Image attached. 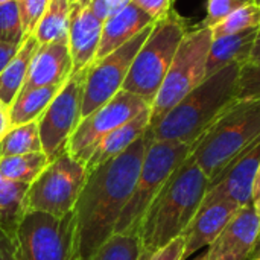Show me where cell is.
I'll return each instance as SVG.
<instances>
[{
	"mask_svg": "<svg viewBox=\"0 0 260 260\" xmlns=\"http://www.w3.org/2000/svg\"><path fill=\"white\" fill-rule=\"evenodd\" d=\"M151 142L152 134L148 128L146 133L119 157L88 172L73 210V260H88L114 235L117 221L134 190Z\"/></svg>",
	"mask_w": 260,
	"mask_h": 260,
	"instance_id": "6da1fadb",
	"label": "cell"
},
{
	"mask_svg": "<svg viewBox=\"0 0 260 260\" xmlns=\"http://www.w3.org/2000/svg\"><path fill=\"white\" fill-rule=\"evenodd\" d=\"M209 186V178L189 155L174 171L143 216L139 230V260H149L158 250L183 235L201 207Z\"/></svg>",
	"mask_w": 260,
	"mask_h": 260,
	"instance_id": "7a4b0ae2",
	"label": "cell"
},
{
	"mask_svg": "<svg viewBox=\"0 0 260 260\" xmlns=\"http://www.w3.org/2000/svg\"><path fill=\"white\" fill-rule=\"evenodd\" d=\"M242 64H230L207 76L165 117L149 126L152 140L193 145L218 114L238 98Z\"/></svg>",
	"mask_w": 260,
	"mask_h": 260,
	"instance_id": "3957f363",
	"label": "cell"
},
{
	"mask_svg": "<svg viewBox=\"0 0 260 260\" xmlns=\"http://www.w3.org/2000/svg\"><path fill=\"white\" fill-rule=\"evenodd\" d=\"M259 136L260 98H236L197 139L190 157L212 184Z\"/></svg>",
	"mask_w": 260,
	"mask_h": 260,
	"instance_id": "277c9868",
	"label": "cell"
},
{
	"mask_svg": "<svg viewBox=\"0 0 260 260\" xmlns=\"http://www.w3.org/2000/svg\"><path fill=\"white\" fill-rule=\"evenodd\" d=\"M187 30V20L174 8L155 21L146 41L139 49L122 88L152 105Z\"/></svg>",
	"mask_w": 260,
	"mask_h": 260,
	"instance_id": "5b68a950",
	"label": "cell"
},
{
	"mask_svg": "<svg viewBox=\"0 0 260 260\" xmlns=\"http://www.w3.org/2000/svg\"><path fill=\"white\" fill-rule=\"evenodd\" d=\"M192 145L152 140L146 149L134 190L117 221L114 233L139 235L140 224L149 206L174 171L190 155Z\"/></svg>",
	"mask_w": 260,
	"mask_h": 260,
	"instance_id": "8992f818",
	"label": "cell"
},
{
	"mask_svg": "<svg viewBox=\"0 0 260 260\" xmlns=\"http://www.w3.org/2000/svg\"><path fill=\"white\" fill-rule=\"evenodd\" d=\"M212 46V32L207 26L189 29L181 40L168 75L151 105L149 126L158 123L184 96L206 79L207 56Z\"/></svg>",
	"mask_w": 260,
	"mask_h": 260,
	"instance_id": "52a82bcc",
	"label": "cell"
},
{
	"mask_svg": "<svg viewBox=\"0 0 260 260\" xmlns=\"http://www.w3.org/2000/svg\"><path fill=\"white\" fill-rule=\"evenodd\" d=\"M87 169L67 152L52 160L38 178L29 184L24 210L64 216L75 210L87 181Z\"/></svg>",
	"mask_w": 260,
	"mask_h": 260,
	"instance_id": "ba28073f",
	"label": "cell"
},
{
	"mask_svg": "<svg viewBox=\"0 0 260 260\" xmlns=\"http://www.w3.org/2000/svg\"><path fill=\"white\" fill-rule=\"evenodd\" d=\"M17 260H73L75 215L26 212L15 235Z\"/></svg>",
	"mask_w": 260,
	"mask_h": 260,
	"instance_id": "9c48e42d",
	"label": "cell"
},
{
	"mask_svg": "<svg viewBox=\"0 0 260 260\" xmlns=\"http://www.w3.org/2000/svg\"><path fill=\"white\" fill-rule=\"evenodd\" d=\"M88 67L73 72L69 76L38 119L41 148L49 161L66 152L70 137L82 120V101Z\"/></svg>",
	"mask_w": 260,
	"mask_h": 260,
	"instance_id": "30bf717a",
	"label": "cell"
},
{
	"mask_svg": "<svg viewBox=\"0 0 260 260\" xmlns=\"http://www.w3.org/2000/svg\"><path fill=\"white\" fill-rule=\"evenodd\" d=\"M149 108L151 105L145 99L122 88L105 105L79 122L67 143L66 152L85 166L93 151L105 136Z\"/></svg>",
	"mask_w": 260,
	"mask_h": 260,
	"instance_id": "8fae6325",
	"label": "cell"
},
{
	"mask_svg": "<svg viewBox=\"0 0 260 260\" xmlns=\"http://www.w3.org/2000/svg\"><path fill=\"white\" fill-rule=\"evenodd\" d=\"M152 26H148L140 34H137L126 44L111 52L110 55L94 59L88 67L84 88V101H82V119L105 105L110 99L116 96L123 87V82L128 76L129 67L146 41L148 35L152 30Z\"/></svg>",
	"mask_w": 260,
	"mask_h": 260,
	"instance_id": "7c38bea8",
	"label": "cell"
},
{
	"mask_svg": "<svg viewBox=\"0 0 260 260\" xmlns=\"http://www.w3.org/2000/svg\"><path fill=\"white\" fill-rule=\"evenodd\" d=\"M260 244V216L253 203L242 206L207 248V260H250Z\"/></svg>",
	"mask_w": 260,
	"mask_h": 260,
	"instance_id": "4fadbf2b",
	"label": "cell"
},
{
	"mask_svg": "<svg viewBox=\"0 0 260 260\" xmlns=\"http://www.w3.org/2000/svg\"><path fill=\"white\" fill-rule=\"evenodd\" d=\"M260 166V136L247 146L224 174L209 186L203 203L230 200L236 204L247 206L253 200V183Z\"/></svg>",
	"mask_w": 260,
	"mask_h": 260,
	"instance_id": "5bb4252c",
	"label": "cell"
},
{
	"mask_svg": "<svg viewBox=\"0 0 260 260\" xmlns=\"http://www.w3.org/2000/svg\"><path fill=\"white\" fill-rule=\"evenodd\" d=\"M239 209L241 206L230 200L203 203L181 235L184 238L183 260L192 257L203 248H209L232 218L239 212Z\"/></svg>",
	"mask_w": 260,
	"mask_h": 260,
	"instance_id": "9a60e30c",
	"label": "cell"
},
{
	"mask_svg": "<svg viewBox=\"0 0 260 260\" xmlns=\"http://www.w3.org/2000/svg\"><path fill=\"white\" fill-rule=\"evenodd\" d=\"M104 21L91 9L90 0H73L67 43L73 61V72L88 67L96 59Z\"/></svg>",
	"mask_w": 260,
	"mask_h": 260,
	"instance_id": "2e32d148",
	"label": "cell"
},
{
	"mask_svg": "<svg viewBox=\"0 0 260 260\" xmlns=\"http://www.w3.org/2000/svg\"><path fill=\"white\" fill-rule=\"evenodd\" d=\"M72 73L73 61L67 38L40 44L32 56L21 90L46 85H62Z\"/></svg>",
	"mask_w": 260,
	"mask_h": 260,
	"instance_id": "e0dca14e",
	"label": "cell"
},
{
	"mask_svg": "<svg viewBox=\"0 0 260 260\" xmlns=\"http://www.w3.org/2000/svg\"><path fill=\"white\" fill-rule=\"evenodd\" d=\"M155 21L143 12L137 5L131 3L117 14L108 17L102 24V34L99 47L96 52V59H101L111 52L117 50L129 40H133L137 34H140L148 26Z\"/></svg>",
	"mask_w": 260,
	"mask_h": 260,
	"instance_id": "ac0fdd59",
	"label": "cell"
},
{
	"mask_svg": "<svg viewBox=\"0 0 260 260\" xmlns=\"http://www.w3.org/2000/svg\"><path fill=\"white\" fill-rule=\"evenodd\" d=\"M149 114H151V108L143 111V113H140L133 120L126 122L125 125L116 128L108 136H105L99 142L96 149L93 151L91 157L88 158V161L85 165L87 172H90V171L102 166L104 163L119 157L139 137H142L146 133V129L149 128Z\"/></svg>",
	"mask_w": 260,
	"mask_h": 260,
	"instance_id": "d6986e66",
	"label": "cell"
},
{
	"mask_svg": "<svg viewBox=\"0 0 260 260\" xmlns=\"http://www.w3.org/2000/svg\"><path fill=\"white\" fill-rule=\"evenodd\" d=\"M259 27L212 40L207 56L206 78L230 64H245L250 58Z\"/></svg>",
	"mask_w": 260,
	"mask_h": 260,
	"instance_id": "ffe728a7",
	"label": "cell"
},
{
	"mask_svg": "<svg viewBox=\"0 0 260 260\" xmlns=\"http://www.w3.org/2000/svg\"><path fill=\"white\" fill-rule=\"evenodd\" d=\"M40 43L35 35H29L23 40L20 49L9 61V64L0 73V102L9 108L23 88L29 66Z\"/></svg>",
	"mask_w": 260,
	"mask_h": 260,
	"instance_id": "44dd1931",
	"label": "cell"
},
{
	"mask_svg": "<svg viewBox=\"0 0 260 260\" xmlns=\"http://www.w3.org/2000/svg\"><path fill=\"white\" fill-rule=\"evenodd\" d=\"M59 88L61 85H46V87L21 90L15 98V101L11 104V107L8 108L11 128L38 120Z\"/></svg>",
	"mask_w": 260,
	"mask_h": 260,
	"instance_id": "7402d4cb",
	"label": "cell"
},
{
	"mask_svg": "<svg viewBox=\"0 0 260 260\" xmlns=\"http://www.w3.org/2000/svg\"><path fill=\"white\" fill-rule=\"evenodd\" d=\"M29 184L9 181L0 177V229L15 241L18 225L26 213L24 198Z\"/></svg>",
	"mask_w": 260,
	"mask_h": 260,
	"instance_id": "603a6c76",
	"label": "cell"
},
{
	"mask_svg": "<svg viewBox=\"0 0 260 260\" xmlns=\"http://www.w3.org/2000/svg\"><path fill=\"white\" fill-rule=\"evenodd\" d=\"M73 0H49L47 8L35 27V38L40 44L67 38Z\"/></svg>",
	"mask_w": 260,
	"mask_h": 260,
	"instance_id": "cb8c5ba5",
	"label": "cell"
},
{
	"mask_svg": "<svg viewBox=\"0 0 260 260\" xmlns=\"http://www.w3.org/2000/svg\"><path fill=\"white\" fill-rule=\"evenodd\" d=\"M47 155L40 152L9 155L0 158V177L15 183L32 184L49 165Z\"/></svg>",
	"mask_w": 260,
	"mask_h": 260,
	"instance_id": "d4e9b609",
	"label": "cell"
},
{
	"mask_svg": "<svg viewBox=\"0 0 260 260\" xmlns=\"http://www.w3.org/2000/svg\"><path fill=\"white\" fill-rule=\"evenodd\" d=\"M0 145H2V157L43 151L38 120L9 128L5 137L0 140Z\"/></svg>",
	"mask_w": 260,
	"mask_h": 260,
	"instance_id": "484cf974",
	"label": "cell"
},
{
	"mask_svg": "<svg viewBox=\"0 0 260 260\" xmlns=\"http://www.w3.org/2000/svg\"><path fill=\"white\" fill-rule=\"evenodd\" d=\"M256 27H260V6L254 5L251 0H247L242 6L233 11L230 15H227L222 21L212 26L210 32L212 40H218Z\"/></svg>",
	"mask_w": 260,
	"mask_h": 260,
	"instance_id": "4316f807",
	"label": "cell"
},
{
	"mask_svg": "<svg viewBox=\"0 0 260 260\" xmlns=\"http://www.w3.org/2000/svg\"><path fill=\"white\" fill-rule=\"evenodd\" d=\"M139 235H117L107 239L88 260H139Z\"/></svg>",
	"mask_w": 260,
	"mask_h": 260,
	"instance_id": "83f0119b",
	"label": "cell"
},
{
	"mask_svg": "<svg viewBox=\"0 0 260 260\" xmlns=\"http://www.w3.org/2000/svg\"><path fill=\"white\" fill-rule=\"evenodd\" d=\"M24 40L21 17L17 0L0 5V41L21 44Z\"/></svg>",
	"mask_w": 260,
	"mask_h": 260,
	"instance_id": "f1b7e54d",
	"label": "cell"
},
{
	"mask_svg": "<svg viewBox=\"0 0 260 260\" xmlns=\"http://www.w3.org/2000/svg\"><path fill=\"white\" fill-rule=\"evenodd\" d=\"M49 0H17L24 38L29 35H34L37 24L40 23Z\"/></svg>",
	"mask_w": 260,
	"mask_h": 260,
	"instance_id": "f546056e",
	"label": "cell"
},
{
	"mask_svg": "<svg viewBox=\"0 0 260 260\" xmlns=\"http://www.w3.org/2000/svg\"><path fill=\"white\" fill-rule=\"evenodd\" d=\"M238 98H260V67L242 64L238 81Z\"/></svg>",
	"mask_w": 260,
	"mask_h": 260,
	"instance_id": "4dcf8cb0",
	"label": "cell"
},
{
	"mask_svg": "<svg viewBox=\"0 0 260 260\" xmlns=\"http://www.w3.org/2000/svg\"><path fill=\"white\" fill-rule=\"evenodd\" d=\"M247 0H207L206 3V18L203 26L212 27L222 21L227 15L242 6Z\"/></svg>",
	"mask_w": 260,
	"mask_h": 260,
	"instance_id": "1f68e13d",
	"label": "cell"
},
{
	"mask_svg": "<svg viewBox=\"0 0 260 260\" xmlns=\"http://www.w3.org/2000/svg\"><path fill=\"white\" fill-rule=\"evenodd\" d=\"M134 0H90L91 9L98 18L105 21L108 17L117 14L128 5H131Z\"/></svg>",
	"mask_w": 260,
	"mask_h": 260,
	"instance_id": "d6a6232c",
	"label": "cell"
},
{
	"mask_svg": "<svg viewBox=\"0 0 260 260\" xmlns=\"http://www.w3.org/2000/svg\"><path fill=\"white\" fill-rule=\"evenodd\" d=\"M174 2L175 0H134L133 3L146 12L154 21H158L174 8Z\"/></svg>",
	"mask_w": 260,
	"mask_h": 260,
	"instance_id": "836d02e7",
	"label": "cell"
},
{
	"mask_svg": "<svg viewBox=\"0 0 260 260\" xmlns=\"http://www.w3.org/2000/svg\"><path fill=\"white\" fill-rule=\"evenodd\" d=\"M184 256V238L178 236L161 250H158L149 260H183Z\"/></svg>",
	"mask_w": 260,
	"mask_h": 260,
	"instance_id": "e575fe53",
	"label": "cell"
},
{
	"mask_svg": "<svg viewBox=\"0 0 260 260\" xmlns=\"http://www.w3.org/2000/svg\"><path fill=\"white\" fill-rule=\"evenodd\" d=\"M0 260H17L15 241L0 229Z\"/></svg>",
	"mask_w": 260,
	"mask_h": 260,
	"instance_id": "d590c367",
	"label": "cell"
},
{
	"mask_svg": "<svg viewBox=\"0 0 260 260\" xmlns=\"http://www.w3.org/2000/svg\"><path fill=\"white\" fill-rule=\"evenodd\" d=\"M20 46L21 44H9V43L0 41V73L9 64V61L14 58V55L17 53Z\"/></svg>",
	"mask_w": 260,
	"mask_h": 260,
	"instance_id": "8d00e7d4",
	"label": "cell"
},
{
	"mask_svg": "<svg viewBox=\"0 0 260 260\" xmlns=\"http://www.w3.org/2000/svg\"><path fill=\"white\" fill-rule=\"evenodd\" d=\"M245 64L260 67V27L259 30H257V35H256V40H254V44H253L250 58H248V61H247Z\"/></svg>",
	"mask_w": 260,
	"mask_h": 260,
	"instance_id": "74e56055",
	"label": "cell"
},
{
	"mask_svg": "<svg viewBox=\"0 0 260 260\" xmlns=\"http://www.w3.org/2000/svg\"><path fill=\"white\" fill-rule=\"evenodd\" d=\"M9 117H8V108L0 102V140L5 137V134L9 131Z\"/></svg>",
	"mask_w": 260,
	"mask_h": 260,
	"instance_id": "f35d334b",
	"label": "cell"
},
{
	"mask_svg": "<svg viewBox=\"0 0 260 260\" xmlns=\"http://www.w3.org/2000/svg\"><path fill=\"white\" fill-rule=\"evenodd\" d=\"M260 192V166L257 169V174H256V178H254V183H253V197H256ZM253 201V200H251Z\"/></svg>",
	"mask_w": 260,
	"mask_h": 260,
	"instance_id": "ab89813d",
	"label": "cell"
},
{
	"mask_svg": "<svg viewBox=\"0 0 260 260\" xmlns=\"http://www.w3.org/2000/svg\"><path fill=\"white\" fill-rule=\"evenodd\" d=\"M253 206H254V209H256V212H257V215L260 216V192L256 195V197H253Z\"/></svg>",
	"mask_w": 260,
	"mask_h": 260,
	"instance_id": "60d3db41",
	"label": "cell"
},
{
	"mask_svg": "<svg viewBox=\"0 0 260 260\" xmlns=\"http://www.w3.org/2000/svg\"><path fill=\"white\" fill-rule=\"evenodd\" d=\"M192 260H207V250L206 251H201L197 257H193Z\"/></svg>",
	"mask_w": 260,
	"mask_h": 260,
	"instance_id": "b9f144b4",
	"label": "cell"
},
{
	"mask_svg": "<svg viewBox=\"0 0 260 260\" xmlns=\"http://www.w3.org/2000/svg\"><path fill=\"white\" fill-rule=\"evenodd\" d=\"M257 257H260V244L257 245V248L254 250V253H253V256H251V259H250V260L257 259Z\"/></svg>",
	"mask_w": 260,
	"mask_h": 260,
	"instance_id": "7bdbcfd3",
	"label": "cell"
},
{
	"mask_svg": "<svg viewBox=\"0 0 260 260\" xmlns=\"http://www.w3.org/2000/svg\"><path fill=\"white\" fill-rule=\"evenodd\" d=\"M9 2H14V0H0V5H5V3H9Z\"/></svg>",
	"mask_w": 260,
	"mask_h": 260,
	"instance_id": "ee69618b",
	"label": "cell"
},
{
	"mask_svg": "<svg viewBox=\"0 0 260 260\" xmlns=\"http://www.w3.org/2000/svg\"><path fill=\"white\" fill-rule=\"evenodd\" d=\"M0 158H2V145H0Z\"/></svg>",
	"mask_w": 260,
	"mask_h": 260,
	"instance_id": "f6af8a7d",
	"label": "cell"
},
{
	"mask_svg": "<svg viewBox=\"0 0 260 260\" xmlns=\"http://www.w3.org/2000/svg\"><path fill=\"white\" fill-rule=\"evenodd\" d=\"M253 260H260V257H257V259H253Z\"/></svg>",
	"mask_w": 260,
	"mask_h": 260,
	"instance_id": "bcb514c9",
	"label": "cell"
}]
</instances>
